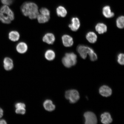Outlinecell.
Returning <instances> with one entry per match:
<instances>
[{
    "instance_id": "1",
    "label": "cell",
    "mask_w": 124,
    "mask_h": 124,
    "mask_svg": "<svg viewBox=\"0 0 124 124\" xmlns=\"http://www.w3.org/2000/svg\"><path fill=\"white\" fill-rule=\"evenodd\" d=\"M21 10L24 16H28L31 19H36L39 14L38 6L32 2L24 3L21 6Z\"/></svg>"
},
{
    "instance_id": "2",
    "label": "cell",
    "mask_w": 124,
    "mask_h": 124,
    "mask_svg": "<svg viewBox=\"0 0 124 124\" xmlns=\"http://www.w3.org/2000/svg\"><path fill=\"white\" fill-rule=\"evenodd\" d=\"M77 56L73 53H66L62 59L63 64L67 68L75 65L77 62Z\"/></svg>"
},
{
    "instance_id": "3",
    "label": "cell",
    "mask_w": 124,
    "mask_h": 124,
    "mask_svg": "<svg viewBox=\"0 0 124 124\" xmlns=\"http://www.w3.org/2000/svg\"><path fill=\"white\" fill-rule=\"evenodd\" d=\"M65 96L71 103H76L80 99L79 94L78 91L75 90H69L66 91Z\"/></svg>"
},
{
    "instance_id": "4",
    "label": "cell",
    "mask_w": 124,
    "mask_h": 124,
    "mask_svg": "<svg viewBox=\"0 0 124 124\" xmlns=\"http://www.w3.org/2000/svg\"><path fill=\"white\" fill-rule=\"evenodd\" d=\"M85 124H96L97 123V119L94 113L89 111L85 113Z\"/></svg>"
},
{
    "instance_id": "5",
    "label": "cell",
    "mask_w": 124,
    "mask_h": 124,
    "mask_svg": "<svg viewBox=\"0 0 124 124\" xmlns=\"http://www.w3.org/2000/svg\"><path fill=\"white\" fill-rule=\"evenodd\" d=\"M0 13L4 14L7 16L11 21L14 19V12L7 5H4L0 8Z\"/></svg>"
},
{
    "instance_id": "6",
    "label": "cell",
    "mask_w": 124,
    "mask_h": 124,
    "mask_svg": "<svg viewBox=\"0 0 124 124\" xmlns=\"http://www.w3.org/2000/svg\"><path fill=\"white\" fill-rule=\"evenodd\" d=\"M91 48L84 46H78L77 51L82 58L86 59L87 54L89 53Z\"/></svg>"
},
{
    "instance_id": "7",
    "label": "cell",
    "mask_w": 124,
    "mask_h": 124,
    "mask_svg": "<svg viewBox=\"0 0 124 124\" xmlns=\"http://www.w3.org/2000/svg\"><path fill=\"white\" fill-rule=\"evenodd\" d=\"M100 94L103 97H108L110 96L112 93L111 88L106 85L101 87L99 89Z\"/></svg>"
},
{
    "instance_id": "8",
    "label": "cell",
    "mask_w": 124,
    "mask_h": 124,
    "mask_svg": "<svg viewBox=\"0 0 124 124\" xmlns=\"http://www.w3.org/2000/svg\"><path fill=\"white\" fill-rule=\"evenodd\" d=\"M63 45L66 47H70L73 44V39L72 37L69 35H65L62 37Z\"/></svg>"
},
{
    "instance_id": "9",
    "label": "cell",
    "mask_w": 124,
    "mask_h": 124,
    "mask_svg": "<svg viewBox=\"0 0 124 124\" xmlns=\"http://www.w3.org/2000/svg\"><path fill=\"white\" fill-rule=\"evenodd\" d=\"M71 22L72 23L69 25V27L71 30L74 31L78 30L80 26V21L78 18L76 17L73 18Z\"/></svg>"
},
{
    "instance_id": "10",
    "label": "cell",
    "mask_w": 124,
    "mask_h": 124,
    "mask_svg": "<svg viewBox=\"0 0 124 124\" xmlns=\"http://www.w3.org/2000/svg\"><path fill=\"white\" fill-rule=\"evenodd\" d=\"M55 37L53 34L51 33H46L43 37V42L49 44H52L55 41Z\"/></svg>"
},
{
    "instance_id": "11",
    "label": "cell",
    "mask_w": 124,
    "mask_h": 124,
    "mask_svg": "<svg viewBox=\"0 0 124 124\" xmlns=\"http://www.w3.org/2000/svg\"><path fill=\"white\" fill-rule=\"evenodd\" d=\"M3 62L4 67L6 70H10L13 69L14 67L13 62L11 59L7 57L4 58Z\"/></svg>"
},
{
    "instance_id": "12",
    "label": "cell",
    "mask_w": 124,
    "mask_h": 124,
    "mask_svg": "<svg viewBox=\"0 0 124 124\" xmlns=\"http://www.w3.org/2000/svg\"><path fill=\"white\" fill-rule=\"evenodd\" d=\"M101 118L102 123L104 124H109L112 122V119L110 114L108 112H105L101 114Z\"/></svg>"
},
{
    "instance_id": "13",
    "label": "cell",
    "mask_w": 124,
    "mask_h": 124,
    "mask_svg": "<svg viewBox=\"0 0 124 124\" xmlns=\"http://www.w3.org/2000/svg\"><path fill=\"white\" fill-rule=\"evenodd\" d=\"M16 49L19 53L24 54L27 50L28 46L25 43L23 42H20L17 45Z\"/></svg>"
},
{
    "instance_id": "14",
    "label": "cell",
    "mask_w": 124,
    "mask_h": 124,
    "mask_svg": "<svg viewBox=\"0 0 124 124\" xmlns=\"http://www.w3.org/2000/svg\"><path fill=\"white\" fill-rule=\"evenodd\" d=\"M43 106L46 111H54L55 108V105L53 104L52 101L50 100L45 101L43 103Z\"/></svg>"
},
{
    "instance_id": "15",
    "label": "cell",
    "mask_w": 124,
    "mask_h": 124,
    "mask_svg": "<svg viewBox=\"0 0 124 124\" xmlns=\"http://www.w3.org/2000/svg\"><path fill=\"white\" fill-rule=\"evenodd\" d=\"M103 13L105 17L107 18H112L114 15V13L111 11L110 7L108 6H105L103 8Z\"/></svg>"
},
{
    "instance_id": "16",
    "label": "cell",
    "mask_w": 124,
    "mask_h": 124,
    "mask_svg": "<svg viewBox=\"0 0 124 124\" xmlns=\"http://www.w3.org/2000/svg\"><path fill=\"white\" fill-rule=\"evenodd\" d=\"M95 29L100 34H103L107 31L106 25L103 23H99L96 26Z\"/></svg>"
},
{
    "instance_id": "17",
    "label": "cell",
    "mask_w": 124,
    "mask_h": 124,
    "mask_svg": "<svg viewBox=\"0 0 124 124\" xmlns=\"http://www.w3.org/2000/svg\"><path fill=\"white\" fill-rule=\"evenodd\" d=\"M86 37L88 41L91 43H95L97 41V35L93 32H88L86 35Z\"/></svg>"
},
{
    "instance_id": "18",
    "label": "cell",
    "mask_w": 124,
    "mask_h": 124,
    "mask_svg": "<svg viewBox=\"0 0 124 124\" xmlns=\"http://www.w3.org/2000/svg\"><path fill=\"white\" fill-rule=\"evenodd\" d=\"M20 34L18 32L16 31H12L9 34V39L13 41H18L20 38Z\"/></svg>"
},
{
    "instance_id": "19",
    "label": "cell",
    "mask_w": 124,
    "mask_h": 124,
    "mask_svg": "<svg viewBox=\"0 0 124 124\" xmlns=\"http://www.w3.org/2000/svg\"><path fill=\"white\" fill-rule=\"evenodd\" d=\"M56 12L57 15L60 17H64L67 14V11L65 8L62 6H59L56 9Z\"/></svg>"
},
{
    "instance_id": "20",
    "label": "cell",
    "mask_w": 124,
    "mask_h": 124,
    "mask_svg": "<svg viewBox=\"0 0 124 124\" xmlns=\"http://www.w3.org/2000/svg\"><path fill=\"white\" fill-rule=\"evenodd\" d=\"M45 56L46 60L49 61H52L55 58V53L54 51L49 49L46 51L45 53Z\"/></svg>"
},
{
    "instance_id": "21",
    "label": "cell",
    "mask_w": 124,
    "mask_h": 124,
    "mask_svg": "<svg viewBox=\"0 0 124 124\" xmlns=\"http://www.w3.org/2000/svg\"><path fill=\"white\" fill-rule=\"evenodd\" d=\"M38 22L40 23H44L47 22L50 19V16H48L39 14L37 17Z\"/></svg>"
},
{
    "instance_id": "22",
    "label": "cell",
    "mask_w": 124,
    "mask_h": 124,
    "mask_svg": "<svg viewBox=\"0 0 124 124\" xmlns=\"http://www.w3.org/2000/svg\"><path fill=\"white\" fill-rule=\"evenodd\" d=\"M0 21L3 23L7 24H10L11 21L8 17L1 13H0Z\"/></svg>"
},
{
    "instance_id": "23",
    "label": "cell",
    "mask_w": 124,
    "mask_h": 124,
    "mask_svg": "<svg viewBox=\"0 0 124 124\" xmlns=\"http://www.w3.org/2000/svg\"><path fill=\"white\" fill-rule=\"evenodd\" d=\"M124 18L123 16L119 17L116 21V24L118 28L120 29H123L124 28Z\"/></svg>"
},
{
    "instance_id": "24",
    "label": "cell",
    "mask_w": 124,
    "mask_h": 124,
    "mask_svg": "<svg viewBox=\"0 0 124 124\" xmlns=\"http://www.w3.org/2000/svg\"><path fill=\"white\" fill-rule=\"evenodd\" d=\"M88 54H89L90 59L91 61H94L97 60V57L96 54L92 49L91 48Z\"/></svg>"
},
{
    "instance_id": "25",
    "label": "cell",
    "mask_w": 124,
    "mask_h": 124,
    "mask_svg": "<svg viewBox=\"0 0 124 124\" xmlns=\"http://www.w3.org/2000/svg\"><path fill=\"white\" fill-rule=\"evenodd\" d=\"M40 14L43 15L50 16V12L48 9L46 8H43L39 10Z\"/></svg>"
},
{
    "instance_id": "26",
    "label": "cell",
    "mask_w": 124,
    "mask_h": 124,
    "mask_svg": "<svg viewBox=\"0 0 124 124\" xmlns=\"http://www.w3.org/2000/svg\"><path fill=\"white\" fill-rule=\"evenodd\" d=\"M124 54L121 53L118 56L117 62L119 64L121 65H124Z\"/></svg>"
},
{
    "instance_id": "27",
    "label": "cell",
    "mask_w": 124,
    "mask_h": 124,
    "mask_svg": "<svg viewBox=\"0 0 124 124\" xmlns=\"http://www.w3.org/2000/svg\"><path fill=\"white\" fill-rule=\"evenodd\" d=\"M15 111L17 114L23 115L25 114L26 109L25 108H16Z\"/></svg>"
},
{
    "instance_id": "28",
    "label": "cell",
    "mask_w": 124,
    "mask_h": 124,
    "mask_svg": "<svg viewBox=\"0 0 124 124\" xmlns=\"http://www.w3.org/2000/svg\"><path fill=\"white\" fill-rule=\"evenodd\" d=\"M2 4L6 5H10L12 3V0H1Z\"/></svg>"
},
{
    "instance_id": "29",
    "label": "cell",
    "mask_w": 124,
    "mask_h": 124,
    "mask_svg": "<svg viewBox=\"0 0 124 124\" xmlns=\"http://www.w3.org/2000/svg\"><path fill=\"white\" fill-rule=\"evenodd\" d=\"M16 108H25L26 106L25 104L24 103H18L16 104L15 105Z\"/></svg>"
},
{
    "instance_id": "30",
    "label": "cell",
    "mask_w": 124,
    "mask_h": 124,
    "mask_svg": "<svg viewBox=\"0 0 124 124\" xmlns=\"http://www.w3.org/2000/svg\"><path fill=\"white\" fill-rule=\"evenodd\" d=\"M3 115V111L2 109L0 108V118L2 117Z\"/></svg>"
},
{
    "instance_id": "31",
    "label": "cell",
    "mask_w": 124,
    "mask_h": 124,
    "mask_svg": "<svg viewBox=\"0 0 124 124\" xmlns=\"http://www.w3.org/2000/svg\"><path fill=\"white\" fill-rule=\"evenodd\" d=\"M7 124V122L5 120H0V124Z\"/></svg>"
}]
</instances>
